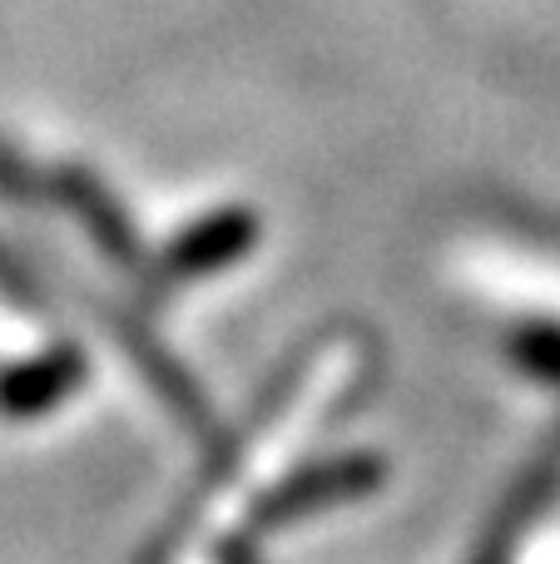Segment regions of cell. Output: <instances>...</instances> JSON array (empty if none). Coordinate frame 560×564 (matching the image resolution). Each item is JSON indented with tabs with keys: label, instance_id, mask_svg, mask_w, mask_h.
Returning <instances> with one entry per match:
<instances>
[{
	"label": "cell",
	"instance_id": "cell-1",
	"mask_svg": "<svg viewBox=\"0 0 560 564\" xmlns=\"http://www.w3.org/2000/svg\"><path fill=\"white\" fill-rule=\"evenodd\" d=\"M75 377H79L75 347H60L40 361H20V367H10L6 377H0V411H10V416H35V411L55 406Z\"/></svg>",
	"mask_w": 560,
	"mask_h": 564
}]
</instances>
